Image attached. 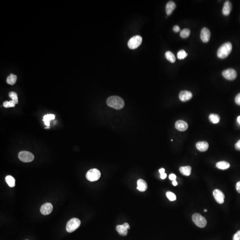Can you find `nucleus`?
Here are the masks:
<instances>
[{"label": "nucleus", "mask_w": 240, "mask_h": 240, "mask_svg": "<svg viewBox=\"0 0 240 240\" xmlns=\"http://www.w3.org/2000/svg\"><path fill=\"white\" fill-rule=\"evenodd\" d=\"M173 30H174V32L178 33V32H179L180 30V28L178 25H175L173 28Z\"/></svg>", "instance_id": "34"}, {"label": "nucleus", "mask_w": 240, "mask_h": 240, "mask_svg": "<svg viewBox=\"0 0 240 240\" xmlns=\"http://www.w3.org/2000/svg\"><path fill=\"white\" fill-rule=\"evenodd\" d=\"M210 38V32L207 28H203L201 33V39L204 43H207L209 41Z\"/></svg>", "instance_id": "12"}, {"label": "nucleus", "mask_w": 240, "mask_h": 240, "mask_svg": "<svg viewBox=\"0 0 240 240\" xmlns=\"http://www.w3.org/2000/svg\"><path fill=\"white\" fill-rule=\"evenodd\" d=\"M130 229L129 224L125 223L122 225H118L116 226V230L120 235L125 236L128 234V230Z\"/></svg>", "instance_id": "9"}, {"label": "nucleus", "mask_w": 240, "mask_h": 240, "mask_svg": "<svg viewBox=\"0 0 240 240\" xmlns=\"http://www.w3.org/2000/svg\"><path fill=\"white\" fill-rule=\"evenodd\" d=\"M204 211L205 212H206L207 211V210L206 209H204Z\"/></svg>", "instance_id": "41"}, {"label": "nucleus", "mask_w": 240, "mask_h": 240, "mask_svg": "<svg viewBox=\"0 0 240 240\" xmlns=\"http://www.w3.org/2000/svg\"><path fill=\"white\" fill-rule=\"evenodd\" d=\"M142 38L140 36L136 35L133 36L129 41L128 47L130 49H135L140 45L142 42Z\"/></svg>", "instance_id": "6"}, {"label": "nucleus", "mask_w": 240, "mask_h": 240, "mask_svg": "<svg viewBox=\"0 0 240 240\" xmlns=\"http://www.w3.org/2000/svg\"><path fill=\"white\" fill-rule=\"evenodd\" d=\"M17 80V76L14 75L13 74H11L10 76L8 77L6 80V82L8 84L13 85L15 84Z\"/></svg>", "instance_id": "23"}, {"label": "nucleus", "mask_w": 240, "mask_h": 240, "mask_svg": "<svg viewBox=\"0 0 240 240\" xmlns=\"http://www.w3.org/2000/svg\"><path fill=\"white\" fill-rule=\"evenodd\" d=\"M175 127L179 131H185L188 129V125L185 121L179 120L175 123Z\"/></svg>", "instance_id": "14"}, {"label": "nucleus", "mask_w": 240, "mask_h": 240, "mask_svg": "<svg viewBox=\"0 0 240 240\" xmlns=\"http://www.w3.org/2000/svg\"><path fill=\"white\" fill-rule=\"evenodd\" d=\"M137 189L141 192H145L147 189V184L143 179H139L137 181Z\"/></svg>", "instance_id": "16"}, {"label": "nucleus", "mask_w": 240, "mask_h": 240, "mask_svg": "<svg viewBox=\"0 0 240 240\" xmlns=\"http://www.w3.org/2000/svg\"><path fill=\"white\" fill-rule=\"evenodd\" d=\"M9 97L12 99L13 101H14L16 104L18 103V99L17 94V93L14 92H11L9 93Z\"/></svg>", "instance_id": "28"}, {"label": "nucleus", "mask_w": 240, "mask_h": 240, "mask_svg": "<svg viewBox=\"0 0 240 240\" xmlns=\"http://www.w3.org/2000/svg\"><path fill=\"white\" fill-rule=\"evenodd\" d=\"M196 147L197 150L200 151H206L208 149L209 144L206 141H199L197 143Z\"/></svg>", "instance_id": "18"}, {"label": "nucleus", "mask_w": 240, "mask_h": 240, "mask_svg": "<svg viewBox=\"0 0 240 240\" xmlns=\"http://www.w3.org/2000/svg\"><path fill=\"white\" fill-rule=\"evenodd\" d=\"M53 206L50 203H46L43 204L40 209V212L43 215H47L52 212Z\"/></svg>", "instance_id": "10"}, {"label": "nucleus", "mask_w": 240, "mask_h": 240, "mask_svg": "<svg viewBox=\"0 0 240 240\" xmlns=\"http://www.w3.org/2000/svg\"><path fill=\"white\" fill-rule=\"evenodd\" d=\"M5 180L8 185L11 188H13L15 186V180L13 176L8 175L6 177Z\"/></svg>", "instance_id": "21"}, {"label": "nucleus", "mask_w": 240, "mask_h": 240, "mask_svg": "<svg viewBox=\"0 0 240 240\" xmlns=\"http://www.w3.org/2000/svg\"><path fill=\"white\" fill-rule=\"evenodd\" d=\"M19 159L24 162H30L34 159V154L29 152L22 151L18 154Z\"/></svg>", "instance_id": "7"}, {"label": "nucleus", "mask_w": 240, "mask_h": 240, "mask_svg": "<svg viewBox=\"0 0 240 240\" xmlns=\"http://www.w3.org/2000/svg\"><path fill=\"white\" fill-rule=\"evenodd\" d=\"M167 197L170 201H174L176 200V196L174 193L171 192H167L166 193Z\"/></svg>", "instance_id": "30"}, {"label": "nucleus", "mask_w": 240, "mask_h": 240, "mask_svg": "<svg viewBox=\"0 0 240 240\" xmlns=\"http://www.w3.org/2000/svg\"><path fill=\"white\" fill-rule=\"evenodd\" d=\"M101 172L98 169H90L86 175V178L90 181H95L98 180L101 177Z\"/></svg>", "instance_id": "5"}, {"label": "nucleus", "mask_w": 240, "mask_h": 240, "mask_svg": "<svg viewBox=\"0 0 240 240\" xmlns=\"http://www.w3.org/2000/svg\"><path fill=\"white\" fill-rule=\"evenodd\" d=\"M223 75L226 79L232 80H234L237 76V73L235 69H229L224 70L223 72Z\"/></svg>", "instance_id": "8"}, {"label": "nucleus", "mask_w": 240, "mask_h": 240, "mask_svg": "<svg viewBox=\"0 0 240 240\" xmlns=\"http://www.w3.org/2000/svg\"><path fill=\"white\" fill-rule=\"evenodd\" d=\"M237 122H238L239 124L240 125V116L237 118Z\"/></svg>", "instance_id": "40"}, {"label": "nucleus", "mask_w": 240, "mask_h": 240, "mask_svg": "<svg viewBox=\"0 0 240 240\" xmlns=\"http://www.w3.org/2000/svg\"><path fill=\"white\" fill-rule=\"evenodd\" d=\"M179 97L181 101L185 102L192 98V94L191 92L189 91H182L180 93Z\"/></svg>", "instance_id": "13"}, {"label": "nucleus", "mask_w": 240, "mask_h": 240, "mask_svg": "<svg viewBox=\"0 0 240 240\" xmlns=\"http://www.w3.org/2000/svg\"><path fill=\"white\" fill-rule=\"evenodd\" d=\"M167 177V174H165V173H164V174H161V179H164L166 178Z\"/></svg>", "instance_id": "37"}, {"label": "nucleus", "mask_w": 240, "mask_h": 240, "mask_svg": "<svg viewBox=\"0 0 240 240\" xmlns=\"http://www.w3.org/2000/svg\"><path fill=\"white\" fill-rule=\"evenodd\" d=\"M192 220L196 225L200 228H204L206 225L207 220L205 217L199 213H195L192 216Z\"/></svg>", "instance_id": "4"}, {"label": "nucleus", "mask_w": 240, "mask_h": 240, "mask_svg": "<svg viewBox=\"0 0 240 240\" xmlns=\"http://www.w3.org/2000/svg\"><path fill=\"white\" fill-rule=\"evenodd\" d=\"M232 50V44L230 42H226L220 46L218 50V57L221 59H224L229 56Z\"/></svg>", "instance_id": "2"}, {"label": "nucleus", "mask_w": 240, "mask_h": 240, "mask_svg": "<svg viewBox=\"0 0 240 240\" xmlns=\"http://www.w3.org/2000/svg\"><path fill=\"white\" fill-rule=\"evenodd\" d=\"M176 8V5L174 1H169L166 6V12L168 15H171Z\"/></svg>", "instance_id": "17"}, {"label": "nucleus", "mask_w": 240, "mask_h": 240, "mask_svg": "<svg viewBox=\"0 0 240 240\" xmlns=\"http://www.w3.org/2000/svg\"><path fill=\"white\" fill-rule=\"evenodd\" d=\"M106 103L108 106L118 110L122 109L125 106L123 99L116 96L110 97L108 98Z\"/></svg>", "instance_id": "1"}, {"label": "nucleus", "mask_w": 240, "mask_h": 240, "mask_svg": "<svg viewBox=\"0 0 240 240\" xmlns=\"http://www.w3.org/2000/svg\"><path fill=\"white\" fill-rule=\"evenodd\" d=\"M188 54L185 52V51L184 50H181L178 52L177 54V57H178V59L181 60V59H184L187 56Z\"/></svg>", "instance_id": "27"}, {"label": "nucleus", "mask_w": 240, "mask_h": 240, "mask_svg": "<svg viewBox=\"0 0 240 240\" xmlns=\"http://www.w3.org/2000/svg\"><path fill=\"white\" fill-rule=\"evenodd\" d=\"M209 119L213 123L217 124L219 122L220 118L218 114H211L209 115Z\"/></svg>", "instance_id": "25"}, {"label": "nucleus", "mask_w": 240, "mask_h": 240, "mask_svg": "<svg viewBox=\"0 0 240 240\" xmlns=\"http://www.w3.org/2000/svg\"><path fill=\"white\" fill-rule=\"evenodd\" d=\"M213 195L217 202L223 204L224 202L225 195L221 191L216 189L213 192Z\"/></svg>", "instance_id": "11"}, {"label": "nucleus", "mask_w": 240, "mask_h": 240, "mask_svg": "<svg viewBox=\"0 0 240 240\" xmlns=\"http://www.w3.org/2000/svg\"><path fill=\"white\" fill-rule=\"evenodd\" d=\"M235 147L236 150H240V140L236 143L235 145Z\"/></svg>", "instance_id": "35"}, {"label": "nucleus", "mask_w": 240, "mask_h": 240, "mask_svg": "<svg viewBox=\"0 0 240 240\" xmlns=\"http://www.w3.org/2000/svg\"><path fill=\"white\" fill-rule=\"evenodd\" d=\"M236 188L237 191L240 193V181L237 183Z\"/></svg>", "instance_id": "36"}, {"label": "nucleus", "mask_w": 240, "mask_h": 240, "mask_svg": "<svg viewBox=\"0 0 240 240\" xmlns=\"http://www.w3.org/2000/svg\"><path fill=\"white\" fill-rule=\"evenodd\" d=\"M55 118V116L54 114H47L44 116L43 121H44L45 124L46 126H49L50 125V121L52 120H54Z\"/></svg>", "instance_id": "22"}, {"label": "nucleus", "mask_w": 240, "mask_h": 240, "mask_svg": "<svg viewBox=\"0 0 240 240\" xmlns=\"http://www.w3.org/2000/svg\"><path fill=\"white\" fill-rule=\"evenodd\" d=\"M191 167L190 166L182 167L180 168V171L182 174L185 176H189L191 173Z\"/></svg>", "instance_id": "20"}, {"label": "nucleus", "mask_w": 240, "mask_h": 240, "mask_svg": "<svg viewBox=\"0 0 240 240\" xmlns=\"http://www.w3.org/2000/svg\"><path fill=\"white\" fill-rule=\"evenodd\" d=\"M15 105H16V103L13 100L10 101H6L3 103V106H4V107L7 108L13 107L15 106Z\"/></svg>", "instance_id": "29"}, {"label": "nucleus", "mask_w": 240, "mask_h": 240, "mask_svg": "<svg viewBox=\"0 0 240 240\" xmlns=\"http://www.w3.org/2000/svg\"><path fill=\"white\" fill-rule=\"evenodd\" d=\"M159 173H160V174H162L164 173V172H165V170H164V168H162L161 169H159Z\"/></svg>", "instance_id": "38"}, {"label": "nucleus", "mask_w": 240, "mask_h": 240, "mask_svg": "<svg viewBox=\"0 0 240 240\" xmlns=\"http://www.w3.org/2000/svg\"><path fill=\"white\" fill-rule=\"evenodd\" d=\"M165 56L166 58H167L169 61L170 62L174 63L176 61V57H175L174 53L171 52H167L165 54Z\"/></svg>", "instance_id": "24"}, {"label": "nucleus", "mask_w": 240, "mask_h": 240, "mask_svg": "<svg viewBox=\"0 0 240 240\" xmlns=\"http://www.w3.org/2000/svg\"><path fill=\"white\" fill-rule=\"evenodd\" d=\"M233 240H240V230L238 231L233 237Z\"/></svg>", "instance_id": "31"}, {"label": "nucleus", "mask_w": 240, "mask_h": 240, "mask_svg": "<svg viewBox=\"0 0 240 240\" xmlns=\"http://www.w3.org/2000/svg\"><path fill=\"white\" fill-rule=\"evenodd\" d=\"M169 178L170 180H172L173 181H174L176 180V176L174 174H170L169 176Z\"/></svg>", "instance_id": "33"}, {"label": "nucleus", "mask_w": 240, "mask_h": 240, "mask_svg": "<svg viewBox=\"0 0 240 240\" xmlns=\"http://www.w3.org/2000/svg\"><path fill=\"white\" fill-rule=\"evenodd\" d=\"M172 183H173V185L174 186H176V185H178V182H177L176 180L173 181Z\"/></svg>", "instance_id": "39"}, {"label": "nucleus", "mask_w": 240, "mask_h": 240, "mask_svg": "<svg viewBox=\"0 0 240 240\" xmlns=\"http://www.w3.org/2000/svg\"><path fill=\"white\" fill-rule=\"evenodd\" d=\"M235 101L237 104L240 106V93L236 96Z\"/></svg>", "instance_id": "32"}, {"label": "nucleus", "mask_w": 240, "mask_h": 240, "mask_svg": "<svg viewBox=\"0 0 240 240\" xmlns=\"http://www.w3.org/2000/svg\"><path fill=\"white\" fill-rule=\"evenodd\" d=\"M232 3L229 1H227L224 4L223 9V13L225 16H228L232 10Z\"/></svg>", "instance_id": "15"}, {"label": "nucleus", "mask_w": 240, "mask_h": 240, "mask_svg": "<svg viewBox=\"0 0 240 240\" xmlns=\"http://www.w3.org/2000/svg\"><path fill=\"white\" fill-rule=\"evenodd\" d=\"M190 30L189 29H185L180 32V36L183 38H188L190 34Z\"/></svg>", "instance_id": "26"}, {"label": "nucleus", "mask_w": 240, "mask_h": 240, "mask_svg": "<svg viewBox=\"0 0 240 240\" xmlns=\"http://www.w3.org/2000/svg\"><path fill=\"white\" fill-rule=\"evenodd\" d=\"M216 167L219 169L225 170L230 168V164L229 163L225 161H221L216 164Z\"/></svg>", "instance_id": "19"}, {"label": "nucleus", "mask_w": 240, "mask_h": 240, "mask_svg": "<svg viewBox=\"0 0 240 240\" xmlns=\"http://www.w3.org/2000/svg\"><path fill=\"white\" fill-rule=\"evenodd\" d=\"M80 220L77 218H73L69 220L66 226V230L68 233H72L77 230L80 225Z\"/></svg>", "instance_id": "3"}]
</instances>
